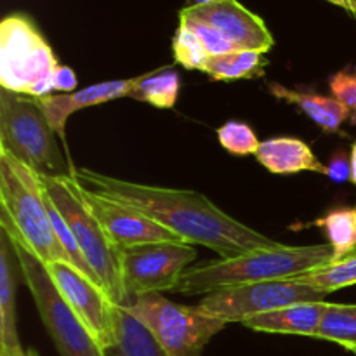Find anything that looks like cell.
Returning a JSON list of instances; mask_svg holds the SVG:
<instances>
[{
  "mask_svg": "<svg viewBox=\"0 0 356 356\" xmlns=\"http://www.w3.org/2000/svg\"><path fill=\"white\" fill-rule=\"evenodd\" d=\"M73 176L90 190L131 205L191 245H204L221 259L275 245L271 238L226 214L202 193L149 186L118 179L90 169H73Z\"/></svg>",
  "mask_w": 356,
  "mask_h": 356,
  "instance_id": "6da1fadb",
  "label": "cell"
},
{
  "mask_svg": "<svg viewBox=\"0 0 356 356\" xmlns=\"http://www.w3.org/2000/svg\"><path fill=\"white\" fill-rule=\"evenodd\" d=\"M334 259L329 243L322 245H284L249 250L229 259L209 261L184 271L174 292L183 296L211 294L222 289L257 282L298 278Z\"/></svg>",
  "mask_w": 356,
  "mask_h": 356,
  "instance_id": "7a4b0ae2",
  "label": "cell"
},
{
  "mask_svg": "<svg viewBox=\"0 0 356 356\" xmlns=\"http://www.w3.org/2000/svg\"><path fill=\"white\" fill-rule=\"evenodd\" d=\"M0 226L44 264L70 263L52 228L42 176L3 149H0Z\"/></svg>",
  "mask_w": 356,
  "mask_h": 356,
  "instance_id": "3957f363",
  "label": "cell"
},
{
  "mask_svg": "<svg viewBox=\"0 0 356 356\" xmlns=\"http://www.w3.org/2000/svg\"><path fill=\"white\" fill-rule=\"evenodd\" d=\"M56 136L37 97L0 90V149L40 176H73Z\"/></svg>",
  "mask_w": 356,
  "mask_h": 356,
  "instance_id": "277c9868",
  "label": "cell"
},
{
  "mask_svg": "<svg viewBox=\"0 0 356 356\" xmlns=\"http://www.w3.org/2000/svg\"><path fill=\"white\" fill-rule=\"evenodd\" d=\"M59 61L44 35L24 14H10L0 24V87L45 97L54 94Z\"/></svg>",
  "mask_w": 356,
  "mask_h": 356,
  "instance_id": "5b68a950",
  "label": "cell"
},
{
  "mask_svg": "<svg viewBox=\"0 0 356 356\" xmlns=\"http://www.w3.org/2000/svg\"><path fill=\"white\" fill-rule=\"evenodd\" d=\"M42 183H44L52 204L58 207V211L68 222L80 247V252L86 257L92 273L113 299L115 305L124 306L127 302V298H125L124 287H122L120 250L113 245L101 222L82 200L79 188H76L75 176H42Z\"/></svg>",
  "mask_w": 356,
  "mask_h": 356,
  "instance_id": "8992f818",
  "label": "cell"
},
{
  "mask_svg": "<svg viewBox=\"0 0 356 356\" xmlns=\"http://www.w3.org/2000/svg\"><path fill=\"white\" fill-rule=\"evenodd\" d=\"M122 308L139 320L170 356H202L205 344L226 327V322L200 306L177 305L159 292L131 299Z\"/></svg>",
  "mask_w": 356,
  "mask_h": 356,
  "instance_id": "52a82bcc",
  "label": "cell"
},
{
  "mask_svg": "<svg viewBox=\"0 0 356 356\" xmlns=\"http://www.w3.org/2000/svg\"><path fill=\"white\" fill-rule=\"evenodd\" d=\"M10 238V236H9ZM19 263L21 277L31 292L42 323L61 356H108L92 334L63 301L44 263L19 242L10 238Z\"/></svg>",
  "mask_w": 356,
  "mask_h": 356,
  "instance_id": "ba28073f",
  "label": "cell"
},
{
  "mask_svg": "<svg viewBox=\"0 0 356 356\" xmlns=\"http://www.w3.org/2000/svg\"><path fill=\"white\" fill-rule=\"evenodd\" d=\"M323 292L299 278L285 280L257 282V284L238 285V287L222 289V291L205 294L200 301V308L209 315L226 323L240 322L256 315L275 312L285 306L301 305V302L325 301Z\"/></svg>",
  "mask_w": 356,
  "mask_h": 356,
  "instance_id": "9c48e42d",
  "label": "cell"
},
{
  "mask_svg": "<svg viewBox=\"0 0 356 356\" xmlns=\"http://www.w3.org/2000/svg\"><path fill=\"white\" fill-rule=\"evenodd\" d=\"M197 259L186 242H159L120 250V277L127 302L153 292L172 291Z\"/></svg>",
  "mask_w": 356,
  "mask_h": 356,
  "instance_id": "30bf717a",
  "label": "cell"
},
{
  "mask_svg": "<svg viewBox=\"0 0 356 356\" xmlns=\"http://www.w3.org/2000/svg\"><path fill=\"white\" fill-rule=\"evenodd\" d=\"M63 301L89 329L104 351L117 343V309L106 291L86 273L65 261L44 264Z\"/></svg>",
  "mask_w": 356,
  "mask_h": 356,
  "instance_id": "8fae6325",
  "label": "cell"
},
{
  "mask_svg": "<svg viewBox=\"0 0 356 356\" xmlns=\"http://www.w3.org/2000/svg\"><path fill=\"white\" fill-rule=\"evenodd\" d=\"M76 188H79L82 200L96 216V219L101 222L106 235L110 236L118 250L146 245V243L183 242L179 236L149 219L143 212L136 211L131 205L106 197L96 190H90L79 179H76Z\"/></svg>",
  "mask_w": 356,
  "mask_h": 356,
  "instance_id": "7c38bea8",
  "label": "cell"
},
{
  "mask_svg": "<svg viewBox=\"0 0 356 356\" xmlns=\"http://www.w3.org/2000/svg\"><path fill=\"white\" fill-rule=\"evenodd\" d=\"M179 16L195 17L211 24L235 49L259 51L266 54L275 45V38L263 17L247 9L238 0H219L202 6H188Z\"/></svg>",
  "mask_w": 356,
  "mask_h": 356,
  "instance_id": "4fadbf2b",
  "label": "cell"
},
{
  "mask_svg": "<svg viewBox=\"0 0 356 356\" xmlns=\"http://www.w3.org/2000/svg\"><path fill=\"white\" fill-rule=\"evenodd\" d=\"M143 75L134 76V79H122V80H106V82L94 83V86L86 87V89L75 90L70 94H51L45 97H37L38 104L44 110L49 124L54 129L58 138L65 141V129L66 122L83 108L96 106V104L108 103V101L120 99V97H131L138 83L141 82Z\"/></svg>",
  "mask_w": 356,
  "mask_h": 356,
  "instance_id": "5bb4252c",
  "label": "cell"
},
{
  "mask_svg": "<svg viewBox=\"0 0 356 356\" xmlns=\"http://www.w3.org/2000/svg\"><path fill=\"white\" fill-rule=\"evenodd\" d=\"M16 270H19L9 235H0V356H26L16 323Z\"/></svg>",
  "mask_w": 356,
  "mask_h": 356,
  "instance_id": "9a60e30c",
  "label": "cell"
},
{
  "mask_svg": "<svg viewBox=\"0 0 356 356\" xmlns=\"http://www.w3.org/2000/svg\"><path fill=\"white\" fill-rule=\"evenodd\" d=\"M325 309L327 301L301 302L247 318L243 325L257 332L316 337Z\"/></svg>",
  "mask_w": 356,
  "mask_h": 356,
  "instance_id": "2e32d148",
  "label": "cell"
},
{
  "mask_svg": "<svg viewBox=\"0 0 356 356\" xmlns=\"http://www.w3.org/2000/svg\"><path fill=\"white\" fill-rule=\"evenodd\" d=\"M256 159L273 174H296L302 170L325 176L327 165L316 159L309 145L298 138H271L259 145Z\"/></svg>",
  "mask_w": 356,
  "mask_h": 356,
  "instance_id": "e0dca14e",
  "label": "cell"
},
{
  "mask_svg": "<svg viewBox=\"0 0 356 356\" xmlns=\"http://www.w3.org/2000/svg\"><path fill=\"white\" fill-rule=\"evenodd\" d=\"M270 92L277 99L296 104L305 115H308L320 129L325 132H339L341 125L350 120V111L336 97H327L313 90H294L273 82L270 83Z\"/></svg>",
  "mask_w": 356,
  "mask_h": 356,
  "instance_id": "ac0fdd59",
  "label": "cell"
},
{
  "mask_svg": "<svg viewBox=\"0 0 356 356\" xmlns=\"http://www.w3.org/2000/svg\"><path fill=\"white\" fill-rule=\"evenodd\" d=\"M108 356H170L125 308L117 309V343Z\"/></svg>",
  "mask_w": 356,
  "mask_h": 356,
  "instance_id": "d6986e66",
  "label": "cell"
},
{
  "mask_svg": "<svg viewBox=\"0 0 356 356\" xmlns=\"http://www.w3.org/2000/svg\"><path fill=\"white\" fill-rule=\"evenodd\" d=\"M264 65H266L264 52L236 49L226 54L211 56L204 73H207L212 80L232 82V80L254 79L263 75Z\"/></svg>",
  "mask_w": 356,
  "mask_h": 356,
  "instance_id": "ffe728a7",
  "label": "cell"
},
{
  "mask_svg": "<svg viewBox=\"0 0 356 356\" xmlns=\"http://www.w3.org/2000/svg\"><path fill=\"white\" fill-rule=\"evenodd\" d=\"M179 73L170 66H162V68L145 73L131 97L143 101V103L153 104L160 110H170V108H174L177 96H179Z\"/></svg>",
  "mask_w": 356,
  "mask_h": 356,
  "instance_id": "44dd1931",
  "label": "cell"
},
{
  "mask_svg": "<svg viewBox=\"0 0 356 356\" xmlns=\"http://www.w3.org/2000/svg\"><path fill=\"white\" fill-rule=\"evenodd\" d=\"M298 278L305 284L318 289L323 294H330V292L356 285V250L341 259H332L330 263L315 268Z\"/></svg>",
  "mask_w": 356,
  "mask_h": 356,
  "instance_id": "7402d4cb",
  "label": "cell"
},
{
  "mask_svg": "<svg viewBox=\"0 0 356 356\" xmlns=\"http://www.w3.org/2000/svg\"><path fill=\"white\" fill-rule=\"evenodd\" d=\"M316 225L325 232L334 259H341L356 250V209H334L316 219Z\"/></svg>",
  "mask_w": 356,
  "mask_h": 356,
  "instance_id": "603a6c76",
  "label": "cell"
},
{
  "mask_svg": "<svg viewBox=\"0 0 356 356\" xmlns=\"http://www.w3.org/2000/svg\"><path fill=\"white\" fill-rule=\"evenodd\" d=\"M316 337L341 344L346 350L356 348V305L327 302Z\"/></svg>",
  "mask_w": 356,
  "mask_h": 356,
  "instance_id": "cb8c5ba5",
  "label": "cell"
},
{
  "mask_svg": "<svg viewBox=\"0 0 356 356\" xmlns=\"http://www.w3.org/2000/svg\"><path fill=\"white\" fill-rule=\"evenodd\" d=\"M172 52L177 65L186 70H200V72H204L205 65L211 58L198 35L184 23H179L176 35H174Z\"/></svg>",
  "mask_w": 356,
  "mask_h": 356,
  "instance_id": "d4e9b609",
  "label": "cell"
},
{
  "mask_svg": "<svg viewBox=\"0 0 356 356\" xmlns=\"http://www.w3.org/2000/svg\"><path fill=\"white\" fill-rule=\"evenodd\" d=\"M218 141L228 153L236 156L256 155L261 141L245 122L229 120L218 129Z\"/></svg>",
  "mask_w": 356,
  "mask_h": 356,
  "instance_id": "484cf974",
  "label": "cell"
},
{
  "mask_svg": "<svg viewBox=\"0 0 356 356\" xmlns=\"http://www.w3.org/2000/svg\"><path fill=\"white\" fill-rule=\"evenodd\" d=\"M330 90L350 111L351 124H356V68H344L329 79Z\"/></svg>",
  "mask_w": 356,
  "mask_h": 356,
  "instance_id": "4316f807",
  "label": "cell"
},
{
  "mask_svg": "<svg viewBox=\"0 0 356 356\" xmlns=\"http://www.w3.org/2000/svg\"><path fill=\"white\" fill-rule=\"evenodd\" d=\"M179 23L188 24L195 33L198 35V38L202 40V44L205 45L207 52L211 56H219V54H226V52L236 51L221 33H219L216 28H212L211 24L204 23L200 19H195V17H186V16H179Z\"/></svg>",
  "mask_w": 356,
  "mask_h": 356,
  "instance_id": "83f0119b",
  "label": "cell"
},
{
  "mask_svg": "<svg viewBox=\"0 0 356 356\" xmlns=\"http://www.w3.org/2000/svg\"><path fill=\"white\" fill-rule=\"evenodd\" d=\"M327 165L325 176L329 177L334 183H346V181H351V160L348 159L346 153L341 149L336 155L330 156L329 163Z\"/></svg>",
  "mask_w": 356,
  "mask_h": 356,
  "instance_id": "f1b7e54d",
  "label": "cell"
},
{
  "mask_svg": "<svg viewBox=\"0 0 356 356\" xmlns=\"http://www.w3.org/2000/svg\"><path fill=\"white\" fill-rule=\"evenodd\" d=\"M76 75L70 66L59 65V68L54 73V92L58 90L59 94L75 92L76 89Z\"/></svg>",
  "mask_w": 356,
  "mask_h": 356,
  "instance_id": "f546056e",
  "label": "cell"
},
{
  "mask_svg": "<svg viewBox=\"0 0 356 356\" xmlns=\"http://www.w3.org/2000/svg\"><path fill=\"white\" fill-rule=\"evenodd\" d=\"M327 2L334 3V6H337V7H343V9H346L348 13H351L353 16H356V9H355V6L351 0H327Z\"/></svg>",
  "mask_w": 356,
  "mask_h": 356,
  "instance_id": "4dcf8cb0",
  "label": "cell"
},
{
  "mask_svg": "<svg viewBox=\"0 0 356 356\" xmlns=\"http://www.w3.org/2000/svg\"><path fill=\"white\" fill-rule=\"evenodd\" d=\"M350 160H351V181L356 184V143L351 146Z\"/></svg>",
  "mask_w": 356,
  "mask_h": 356,
  "instance_id": "1f68e13d",
  "label": "cell"
},
{
  "mask_svg": "<svg viewBox=\"0 0 356 356\" xmlns=\"http://www.w3.org/2000/svg\"><path fill=\"white\" fill-rule=\"evenodd\" d=\"M219 2V0H191V6H202V3H212Z\"/></svg>",
  "mask_w": 356,
  "mask_h": 356,
  "instance_id": "d6a6232c",
  "label": "cell"
},
{
  "mask_svg": "<svg viewBox=\"0 0 356 356\" xmlns=\"http://www.w3.org/2000/svg\"><path fill=\"white\" fill-rule=\"evenodd\" d=\"M26 356H38V355L35 350H26Z\"/></svg>",
  "mask_w": 356,
  "mask_h": 356,
  "instance_id": "836d02e7",
  "label": "cell"
},
{
  "mask_svg": "<svg viewBox=\"0 0 356 356\" xmlns=\"http://www.w3.org/2000/svg\"><path fill=\"white\" fill-rule=\"evenodd\" d=\"M350 351H351V353H355V355H356V348H351Z\"/></svg>",
  "mask_w": 356,
  "mask_h": 356,
  "instance_id": "e575fe53",
  "label": "cell"
},
{
  "mask_svg": "<svg viewBox=\"0 0 356 356\" xmlns=\"http://www.w3.org/2000/svg\"><path fill=\"white\" fill-rule=\"evenodd\" d=\"M351 2H353V6H355V9H356V0H351Z\"/></svg>",
  "mask_w": 356,
  "mask_h": 356,
  "instance_id": "d590c367",
  "label": "cell"
},
{
  "mask_svg": "<svg viewBox=\"0 0 356 356\" xmlns=\"http://www.w3.org/2000/svg\"><path fill=\"white\" fill-rule=\"evenodd\" d=\"M355 209H356V207H355Z\"/></svg>",
  "mask_w": 356,
  "mask_h": 356,
  "instance_id": "8d00e7d4",
  "label": "cell"
}]
</instances>
